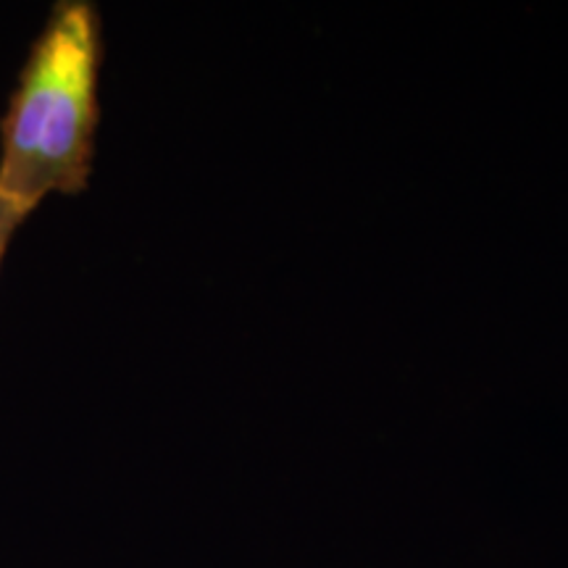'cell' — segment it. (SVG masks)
<instances>
[{"mask_svg": "<svg viewBox=\"0 0 568 568\" xmlns=\"http://www.w3.org/2000/svg\"><path fill=\"white\" fill-rule=\"evenodd\" d=\"M101 67L98 6L55 3L0 119V211L19 224L51 195L88 190L101 122Z\"/></svg>", "mask_w": 568, "mask_h": 568, "instance_id": "1", "label": "cell"}, {"mask_svg": "<svg viewBox=\"0 0 568 568\" xmlns=\"http://www.w3.org/2000/svg\"><path fill=\"white\" fill-rule=\"evenodd\" d=\"M19 222L17 219H11L9 213H3L0 211V266H3V258H6V251H9V245H11V237H13V232L19 230Z\"/></svg>", "mask_w": 568, "mask_h": 568, "instance_id": "2", "label": "cell"}]
</instances>
